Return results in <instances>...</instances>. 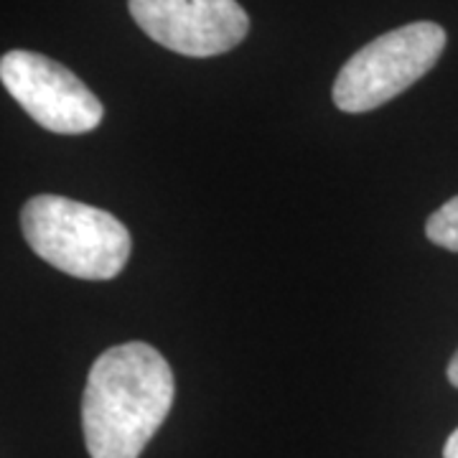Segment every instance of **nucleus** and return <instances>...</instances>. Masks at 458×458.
Segmentation results:
<instances>
[{"label": "nucleus", "instance_id": "obj_5", "mask_svg": "<svg viewBox=\"0 0 458 458\" xmlns=\"http://www.w3.org/2000/svg\"><path fill=\"white\" fill-rule=\"evenodd\" d=\"M132 21L156 44L181 56H219L250 31L237 0H128Z\"/></svg>", "mask_w": 458, "mask_h": 458}, {"label": "nucleus", "instance_id": "obj_1", "mask_svg": "<svg viewBox=\"0 0 458 458\" xmlns=\"http://www.w3.org/2000/svg\"><path fill=\"white\" fill-rule=\"evenodd\" d=\"M174 372L146 342L117 344L92 364L82 430L92 458H138L174 408Z\"/></svg>", "mask_w": 458, "mask_h": 458}, {"label": "nucleus", "instance_id": "obj_8", "mask_svg": "<svg viewBox=\"0 0 458 458\" xmlns=\"http://www.w3.org/2000/svg\"><path fill=\"white\" fill-rule=\"evenodd\" d=\"M448 382H451L454 387H458V352L451 357V361H448Z\"/></svg>", "mask_w": 458, "mask_h": 458}, {"label": "nucleus", "instance_id": "obj_7", "mask_svg": "<svg viewBox=\"0 0 458 458\" xmlns=\"http://www.w3.org/2000/svg\"><path fill=\"white\" fill-rule=\"evenodd\" d=\"M443 458H458V428L448 436V441L443 445Z\"/></svg>", "mask_w": 458, "mask_h": 458}, {"label": "nucleus", "instance_id": "obj_3", "mask_svg": "<svg viewBox=\"0 0 458 458\" xmlns=\"http://www.w3.org/2000/svg\"><path fill=\"white\" fill-rule=\"evenodd\" d=\"M445 31L433 21H418L377 36L336 74L334 105L342 113H367L403 95L438 64Z\"/></svg>", "mask_w": 458, "mask_h": 458}, {"label": "nucleus", "instance_id": "obj_2", "mask_svg": "<svg viewBox=\"0 0 458 458\" xmlns=\"http://www.w3.org/2000/svg\"><path fill=\"white\" fill-rule=\"evenodd\" d=\"M21 229L41 260L80 280L117 278L132 250L131 232L117 216L54 194L23 204Z\"/></svg>", "mask_w": 458, "mask_h": 458}, {"label": "nucleus", "instance_id": "obj_6", "mask_svg": "<svg viewBox=\"0 0 458 458\" xmlns=\"http://www.w3.org/2000/svg\"><path fill=\"white\" fill-rule=\"evenodd\" d=\"M426 237L433 245L458 252V197L445 201L426 222Z\"/></svg>", "mask_w": 458, "mask_h": 458}, {"label": "nucleus", "instance_id": "obj_4", "mask_svg": "<svg viewBox=\"0 0 458 458\" xmlns=\"http://www.w3.org/2000/svg\"><path fill=\"white\" fill-rule=\"evenodd\" d=\"M0 80L11 98L47 131L82 135L102 123L105 107L92 89L44 54L23 49L3 54Z\"/></svg>", "mask_w": 458, "mask_h": 458}]
</instances>
